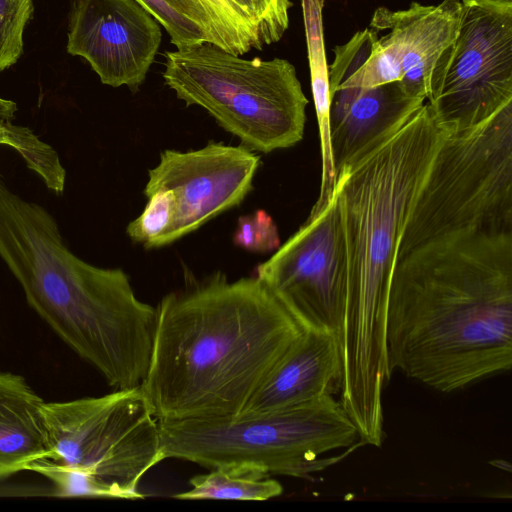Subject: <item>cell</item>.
I'll return each instance as SVG.
<instances>
[{
	"instance_id": "cell-23",
	"label": "cell",
	"mask_w": 512,
	"mask_h": 512,
	"mask_svg": "<svg viewBox=\"0 0 512 512\" xmlns=\"http://www.w3.org/2000/svg\"><path fill=\"white\" fill-rule=\"evenodd\" d=\"M232 240L237 247L256 253L273 252L281 245L276 223L262 209L239 217Z\"/></svg>"
},
{
	"instance_id": "cell-12",
	"label": "cell",
	"mask_w": 512,
	"mask_h": 512,
	"mask_svg": "<svg viewBox=\"0 0 512 512\" xmlns=\"http://www.w3.org/2000/svg\"><path fill=\"white\" fill-rule=\"evenodd\" d=\"M426 102L400 81L374 87L330 86V140L336 176L397 132Z\"/></svg>"
},
{
	"instance_id": "cell-18",
	"label": "cell",
	"mask_w": 512,
	"mask_h": 512,
	"mask_svg": "<svg viewBox=\"0 0 512 512\" xmlns=\"http://www.w3.org/2000/svg\"><path fill=\"white\" fill-rule=\"evenodd\" d=\"M6 128L10 138L9 146L14 148L27 166L42 178L47 188L55 193H62L66 172L57 152L27 127L14 125L9 121L6 122Z\"/></svg>"
},
{
	"instance_id": "cell-16",
	"label": "cell",
	"mask_w": 512,
	"mask_h": 512,
	"mask_svg": "<svg viewBox=\"0 0 512 512\" xmlns=\"http://www.w3.org/2000/svg\"><path fill=\"white\" fill-rule=\"evenodd\" d=\"M212 43L236 55L264 47L258 25L233 0H173Z\"/></svg>"
},
{
	"instance_id": "cell-3",
	"label": "cell",
	"mask_w": 512,
	"mask_h": 512,
	"mask_svg": "<svg viewBox=\"0 0 512 512\" xmlns=\"http://www.w3.org/2000/svg\"><path fill=\"white\" fill-rule=\"evenodd\" d=\"M444 135L425 102L397 132L337 174L347 266L337 337L339 393L348 406H379L391 377L386 320L396 248Z\"/></svg>"
},
{
	"instance_id": "cell-26",
	"label": "cell",
	"mask_w": 512,
	"mask_h": 512,
	"mask_svg": "<svg viewBox=\"0 0 512 512\" xmlns=\"http://www.w3.org/2000/svg\"><path fill=\"white\" fill-rule=\"evenodd\" d=\"M233 2L259 27L258 15L253 0H233Z\"/></svg>"
},
{
	"instance_id": "cell-13",
	"label": "cell",
	"mask_w": 512,
	"mask_h": 512,
	"mask_svg": "<svg viewBox=\"0 0 512 512\" xmlns=\"http://www.w3.org/2000/svg\"><path fill=\"white\" fill-rule=\"evenodd\" d=\"M340 379L336 334L303 330L252 394L241 414L277 411L333 395L339 392Z\"/></svg>"
},
{
	"instance_id": "cell-15",
	"label": "cell",
	"mask_w": 512,
	"mask_h": 512,
	"mask_svg": "<svg viewBox=\"0 0 512 512\" xmlns=\"http://www.w3.org/2000/svg\"><path fill=\"white\" fill-rule=\"evenodd\" d=\"M325 0H301L311 89L319 127L322 173L320 193L310 214L319 213L332 198L336 171L330 140V86L325 55L323 8Z\"/></svg>"
},
{
	"instance_id": "cell-28",
	"label": "cell",
	"mask_w": 512,
	"mask_h": 512,
	"mask_svg": "<svg viewBox=\"0 0 512 512\" xmlns=\"http://www.w3.org/2000/svg\"><path fill=\"white\" fill-rule=\"evenodd\" d=\"M491 1H503V2H512V0H491Z\"/></svg>"
},
{
	"instance_id": "cell-21",
	"label": "cell",
	"mask_w": 512,
	"mask_h": 512,
	"mask_svg": "<svg viewBox=\"0 0 512 512\" xmlns=\"http://www.w3.org/2000/svg\"><path fill=\"white\" fill-rule=\"evenodd\" d=\"M167 32L176 49L208 42L203 30L187 17L173 0H135Z\"/></svg>"
},
{
	"instance_id": "cell-14",
	"label": "cell",
	"mask_w": 512,
	"mask_h": 512,
	"mask_svg": "<svg viewBox=\"0 0 512 512\" xmlns=\"http://www.w3.org/2000/svg\"><path fill=\"white\" fill-rule=\"evenodd\" d=\"M44 402L23 376L0 371V481L52 458Z\"/></svg>"
},
{
	"instance_id": "cell-19",
	"label": "cell",
	"mask_w": 512,
	"mask_h": 512,
	"mask_svg": "<svg viewBox=\"0 0 512 512\" xmlns=\"http://www.w3.org/2000/svg\"><path fill=\"white\" fill-rule=\"evenodd\" d=\"M142 213L126 227L129 238L145 248H158L175 215V198L169 189H157L147 196Z\"/></svg>"
},
{
	"instance_id": "cell-27",
	"label": "cell",
	"mask_w": 512,
	"mask_h": 512,
	"mask_svg": "<svg viewBox=\"0 0 512 512\" xmlns=\"http://www.w3.org/2000/svg\"><path fill=\"white\" fill-rule=\"evenodd\" d=\"M10 138L6 128V122H0V144L9 146Z\"/></svg>"
},
{
	"instance_id": "cell-8",
	"label": "cell",
	"mask_w": 512,
	"mask_h": 512,
	"mask_svg": "<svg viewBox=\"0 0 512 512\" xmlns=\"http://www.w3.org/2000/svg\"><path fill=\"white\" fill-rule=\"evenodd\" d=\"M460 1L457 35L434 66L426 99L446 132L475 127L512 103V2Z\"/></svg>"
},
{
	"instance_id": "cell-25",
	"label": "cell",
	"mask_w": 512,
	"mask_h": 512,
	"mask_svg": "<svg viewBox=\"0 0 512 512\" xmlns=\"http://www.w3.org/2000/svg\"><path fill=\"white\" fill-rule=\"evenodd\" d=\"M17 104L11 100L0 97V122H9L15 116Z\"/></svg>"
},
{
	"instance_id": "cell-2",
	"label": "cell",
	"mask_w": 512,
	"mask_h": 512,
	"mask_svg": "<svg viewBox=\"0 0 512 512\" xmlns=\"http://www.w3.org/2000/svg\"><path fill=\"white\" fill-rule=\"evenodd\" d=\"M156 308L143 393L158 420L241 414L303 329L254 275L218 271Z\"/></svg>"
},
{
	"instance_id": "cell-7",
	"label": "cell",
	"mask_w": 512,
	"mask_h": 512,
	"mask_svg": "<svg viewBox=\"0 0 512 512\" xmlns=\"http://www.w3.org/2000/svg\"><path fill=\"white\" fill-rule=\"evenodd\" d=\"M50 460L86 473L107 498L139 499L144 475L165 460L158 419L141 386L98 397L44 402Z\"/></svg>"
},
{
	"instance_id": "cell-17",
	"label": "cell",
	"mask_w": 512,
	"mask_h": 512,
	"mask_svg": "<svg viewBox=\"0 0 512 512\" xmlns=\"http://www.w3.org/2000/svg\"><path fill=\"white\" fill-rule=\"evenodd\" d=\"M190 489L172 495L183 500H252L278 497L282 485L268 474L245 466H221L189 479Z\"/></svg>"
},
{
	"instance_id": "cell-9",
	"label": "cell",
	"mask_w": 512,
	"mask_h": 512,
	"mask_svg": "<svg viewBox=\"0 0 512 512\" xmlns=\"http://www.w3.org/2000/svg\"><path fill=\"white\" fill-rule=\"evenodd\" d=\"M346 248L334 190L328 204L265 262L257 277L303 330H340L346 294ZM338 339V338H337Z\"/></svg>"
},
{
	"instance_id": "cell-1",
	"label": "cell",
	"mask_w": 512,
	"mask_h": 512,
	"mask_svg": "<svg viewBox=\"0 0 512 512\" xmlns=\"http://www.w3.org/2000/svg\"><path fill=\"white\" fill-rule=\"evenodd\" d=\"M391 372L450 393L512 366V209L434 229L396 253Z\"/></svg>"
},
{
	"instance_id": "cell-24",
	"label": "cell",
	"mask_w": 512,
	"mask_h": 512,
	"mask_svg": "<svg viewBox=\"0 0 512 512\" xmlns=\"http://www.w3.org/2000/svg\"><path fill=\"white\" fill-rule=\"evenodd\" d=\"M263 45L278 42L289 26L290 0H253Z\"/></svg>"
},
{
	"instance_id": "cell-4",
	"label": "cell",
	"mask_w": 512,
	"mask_h": 512,
	"mask_svg": "<svg viewBox=\"0 0 512 512\" xmlns=\"http://www.w3.org/2000/svg\"><path fill=\"white\" fill-rule=\"evenodd\" d=\"M0 259L28 305L114 389L141 385L150 362L156 308L128 275L76 256L55 218L11 190L0 174Z\"/></svg>"
},
{
	"instance_id": "cell-11",
	"label": "cell",
	"mask_w": 512,
	"mask_h": 512,
	"mask_svg": "<svg viewBox=\"0 0 512 512\" xmlns=\"http://www.w3.org/2000/svg\"><path fill=\"white\" fill-rule=\"evenodd\" d=\"M161 25L135 0H72L67 52L108 86L139 90L158 53Z\"/></svg>"
},
{
	"instance_id": "cell-20",
	"label": "cell",
	"mask_w": 512,
	"mask_h": 512,
	"mask_svg": "<svg viewBox=\"0 0 512 512\" xmlns=\"http://www.w3.org/2000/svg\"><path fill=\"white\" fill-rule=\"evenodd\" d=\"M32 13V0H0V71L22 55L24 30Z\"/></svg>"
},
{
	"instance_id": "cell-22",
	"label": "cell",
	"mask_w": 512,
	"mask_h": 512,
	"mask_svg": "<svg viewBox=\"0 0 512 512\" xmlns=\"http://www.w3.org/2000/svg\"><path fill=\"white\" fill-rule=\"evenodd\" d=\"M49 479L57 497L107 498L103 487L91 476L50 459L34 462L28 469Z\"/></svg>"
},
{
	"instance_id": "cell-6",
	"label": "cell",
	"mask_w": 512,
	"mask_h": 512,
	"mask_svg": "<svg viewBox=\"0 0 512 512\" xmlns=\"http://www.w3.org/2000/svg\"><path fill=\"white\" fill-rule=\"evenodd\" d=\"M241 56L209 42L166 51L162 77L186 106L203 108L250 150L296 145L308 99L295 67L283 58Z\"/></svg>"
},
{
	"instance_id": "cell-10",
	"label": "cell",
	"mask_w": 512,
	"mask_h": 512,
	"mask_svg": "<svg viewBox=\"0 0 512 512\" xmlns=\"http://www.w3.org/2000/svg\"><path fill=\"white\" fill-rule=\"evenodd\" d=\"M260 162L259 155L244 145L222 142L185 152L162 151L143 190L147 197L157 189H169L175 198L174 220L159 247L238 206L252 190Z\"/></svg>"
},
{
	"instance_id": "cell-5",
	"label": "cell",
	"mask_w": 512,
	"mask_h": 512,
	"mask_svg": "<svg viewBox=\"0 0 512 512\" xmlns=\"http://www.w3.org/2000/svg\"><path fill=\"white\" fill-rule=\"evenodd\" d=\"M158 425L165 459L189 461L208 470L245 466L269 476L307 478L345 457L321 456L364 445L332 394L272 412L158 420Z\"/></svg>"
}]
</instances>
